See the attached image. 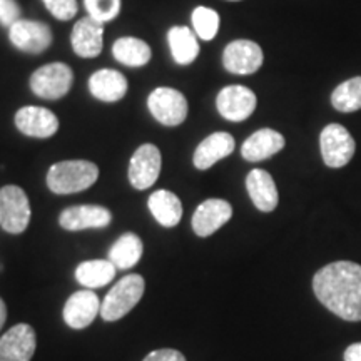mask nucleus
<instances>
[{
    "label": "nucleus",
    "mask_w": 361,
    "mask_h": 361,
    "mask_svg": "<svg viewBox=\"0 0 361 361\" xmlns=\"http://www.w3.org/2000/svg\"><path fill=\"white\" fill-rule=\"evenodd\" d=\"M331 104L340 112H355L361 109V78L341 82L331 94Z\"/></svg>",
    "instance_id": "obj_27"
},
{
    "label": "nucleus",
    "mask_w": 361,
    "mask_h": 361,
    "mask_svg": "<svg viewBox=\"0 0 361 361\" xmlns=\"http://www.w3.org/2000/svg\"><path fill=\"white\" fill-rule=\"evenodd\" d=\"M284 137L274 129H259L246 139L241 147L243 159L250 162H259L269 159L284 147Z\"/></svg>",
    "instance_id": "obj_19"
},
{
    "label": "nucleus",
    "mask_w": 361,
    "mask_h": 361,
    "mask_svg": "<svg viewBox=\"0 0 361 361\" xmlns=\"http://www.w3.org/2000/svg\"><path fill=\"white\" fill-rule=\"evenodd\" d=\"M246 189L252 204L263 213H271L276 209L279 196L274 179L264 169H252L246 178Z\"/></svg>",
    "instance_id": "obj_20"
},
{
    "label": "nucleus",
    "mask_w": 361,
    "mask_h": 361,
    "mask_svg": "<svg viewBox=\"0 0 361 361\" xmlns=\"http://www.w3.org/2000/svg\"><path fill=\"white\" fill-rule=\"evenodd\" d=\"M99 168L90 161H61L51 166L47 186L56 194H74L85 191L96 183Z\"/></svg>",
    "instance_id": "obj_2"
},
{
    "label": "nucleus",
    "mask_w": 361,
    "mask_h": 361,
    "mask_svg": "<svg viewBox=\"0 0 361 361\" xmlns=\"http://www.w3.org/2000/svg\"><path fill=\"white\" fill-rule=\"evenodd\" d=\"M74 82V72L67 64L52 62L39 67L30 78V89L35 96L45 101H57L67 96Z\"/></svg>",
    "instance_id": "obj_4"
},
{
    "label": "nucleus",
    "mask_w": 361,
    "mask_h": 361,
    "mask_svg": "<svg viewBox=\"0 0 361 361\" xmlns=\"http://www.w3.org/2000/svg\"><path fill=\"white\" fill-rule=\"evenodd\" d=\"M233 216V207L224 200H206L196 207L192 214V229L200 238L214 234Z\"/></svg>",
    "instance_id": "obj_15"
},
{
    "label": "nucleus",
    "mask_w": 361,
    "mask_h": 361,
    "mask_svg": "<svg viewBox=\"0 0 361 361\" xmlns=\"http://www.w3.org/2000/svg\"><path fill=\"white\" fill-rule=\"evenodd\" d=\"M147 207L154 219L164 228H174L183 218V204L179 197L168 189H159L149 196Z\"/></svg>",
    "instance_id": "obj_22"
},
{
    "label": "nucleus",
    "mask_w": 361,
    "mask_h": 361,
    "mask_svg": "<svg viewBox=\"0 0 361 361\" xmlns=\"http://www.w3.org/2000/svg\"><path fill=\"white\" fill-rule=\"evenodd\" d=\"M345 361H361V343H353L346 348Z\"/></svg>",
    "instance_id": "obj_33"
},
{
    "label": "nucleus",
    "mask_w": 361,
    "mask_h": 361,
    "mask_svg": "<svg viewBox=\"0 0 361 361\" xmlns=\"http://www.w3.org/2000/svg\"><path fill=\"white\" fill-rule=\"evenodd\" d=\"M16 126L22 134L29 137L47 139L57 133L59 119L52 111L45 107L25 106L17 111Z\"/></svg>",
    "instance_id": "obj_16"
},
{
    "label": "nucleus",
    "mask_w": 361,
    "mask_h": 361,
    "mask_svg": "<svg viewBox=\"0 0 361 361\" xmlns=\"http://www.w3.org/2000/svg\"><path fill=\"white\" fill-rule=\"evenodd\" d=\"M116 266L109 259H90L75 268V279L87 290L109 284L116 278Z\"/></svg>",
    "instance_id": "obj_25"
},
{
    "label": "nucleus",
    "mask_w": 361,
    "mask_h": 361,
    "mask_svg": "<svg viewBox=\"0 0 361 361\" xmlns=\"http://www.w3.org/2000/svg\"><path fill=\"white\" fill-rule=\"evenodd\" d=\"M8 39L20 51L42 54L51 47L52 32L44 22L20 19L8 29Z\"/></svg>",
    "instance_id": "obj_10"
},
{
    "label": "nucleus",
    "mask_w": 361,
    "mask_h": 361,
    "mask_svg": "<svg viewBox=\"0 0 361 361\" xmlns=\"http://www.w3.org/2000/svg\"><path fill=\"white\" fill-rule=\"evenodd\" d=\"M192 25L197 37L202 40H213L219 30L218 12L209 7H196L192 12Z\"/></svg>",
    "instance_id": "obj_28"
},
{
    "label": "nucleus",
    "mask_w": 361,
    "mask_h": 361,
    "mask_svg": "<svg viewBox=\"0 0 361 361\" xmlns=\"http://www.w3.org/2000/svg\"><path fill=\"white\" fill-rule=\"evenodd\" d=\"M42 2L59 20H71L78 13V0H42Z\"/></svg>",
    "instance_id": "obj_30"
},
{
    "label": "nucleus",
    "mask_w": 361,
    "mask_h": 361,
    "mask_svg": "<svg viewBox=\"0 0 361 361\" xmlns=\"http://www.w3.org/2000/svg\"><path fill=\"white\" fill-rule=\"evenodd\" d=\"M319 147L328 168H343L355 154V139L341 124H328L319 135Z\"/></svg>",
    "instance_id": "obj_6"
},
{
    "label": "nucleus",
    "mask_w": 361,
    "mask_h": 361,
    "mask_svg": "<svg viewBox=\"0 0 361 361\" xmlns=\"http://www.w3.org/2000/svg\"><path fill=\"white\" fill-rule=\"evenodd\" d=\"M147 107L156 121L169 128L183 124L188 117L186 97L179 90L171 87L152 90L147 97Z\"/></svg>",
    "instance_id": "obj_7"
},
{
    "label": "nucleus",
    "mask_w": 361,
    "mask_h": 361,
    "mask_svg": "<svg viewBox=\"0 0 361 361\" xmlns=\"http://www.w3.org/2000/svg\"><path fill=\"white\" fill-rule=\"evenodd\" d=\"M35 348V329L27 323H19L0 338V361H30Z\"/></svg>",
    "instance_id": "obj_12"
},
{
    "label": "nucleus",
    "mask_w": 361,
    "mask_h": 361,
    "mask_svg": "<svg viewBox=\"0 0 361 361\" xmlns=\"http://www.w3.org/2000/svg\"><path fill=\"white\" fill-rule=\"evenodd\" d=\"M161 151L154 144H142L135 149L129 162V183L134 189L144 191L159 179Z\"/></svg>",
    "instance_id": "obj_8"
},
{
    "label": "nucleus",
    "mask_w": 361,
    "mask_h": 361,
    "mask_svg": "<svg viewBox=\"0 0 361 361\" xmlns=\"http://www.w3.org/2000/svg\"><path fill=\"white\" fill-rule=\"evenodd\" d=\"M318 301L345 322H361V266L351 261L326 264L313 278Z\"/></svg>",
    "instance_id": "obj_1"
},
{
    "label": "nucleus",
    "mask_w": 361,
    "mask_h": 361,
    "mask_svg": "<svg viewBox=\"0 0 361 361\" xmlns=\"http://www.w3.org/2000/svg\"><path fill=\"white\" fill-rule=\"evenodd\" d=\"M142 361H186V356L178 350L162 348V350L151 351V353H149Z\"/></svg>",
    "instance_id": "obj_32"
},
{
    "label": "nucleus",
    "mask_w": 361,
    "mask_h": 361,
    "mask_svg": "<svg viewBox=\"0 0 361 361\" xmlns=\"http://www.w3.org/2000/svg\"><path fill=\"white\" fill-rule=\"evenodd\" d=\"M97 314H101V300L96 293L87 288L71 295L62 310L67 326L74 329L87 328L89 324H92Z\"/></svg>",
    "instance_id": "obj_14"
},
{
    "label": "nucleus",
    "mask_w": 361,
    "mask_h": 361,
    "mask_svg": "<svg viewBox=\"0 0 361 361\" xmlns=\"http://www.w3.org/2000/svg\"><path fill=\"white\" fill-rule=\"evenodd\" d=\"M112 56L121 64L129 67H142L151 61V47L141 39L121 37L112 45Z\"/></svg>",
    "instance_id": "obj_26"
},
{
    "label": "nucleus",
    "mask_w": 361,
    "mask_h": 361,
    "mask_svg": "<svg viewBox=\"0 0 361 361\" xmlns=\"http://www.w3.org/2000/svg\"><path fill=\"white\" fill-rule=\"evenodd\" d=\"M264 56L261 47L252 40H234L226 45L223 52V64L226 71L238 75H250L259 71Z\"/></svg>",
    "instance_id": "obj_9"
},
{
    "label": "nucleus",
    "mask_w": 361,
    "mask_h": 361,
    "mask_svg": "<svg viewBox=\"0 0 361 361\" xmlns=\"http://www.w3.org/2000/svg\"><path fill=\"white\" fill-rule=\"evenodd\" d=\"M112 214L107 207L96 204H80L67 207L59 216V224L66 231H84V229H102L109 226Z\"/></svg>",
    "instance_id": "obj_13"
},
{
    "label": "nucleus",
    "mask_w": 361,
    "mask_h": 361,
    "mask_svg": "<svg viewBox=\"0 0 361 361\" xmlns=\"http://www.w3.org/2000/svg\"><path fill=\"white\" fill-rule=\"evenodd\" d=\"M84 6L89 17L102 24L114 20L121 12V0H84Z\"/></svg>",
    "instance_id": "obj_29"
},
{
    "label": "nucleus",
    "mask_w": 361,
    "mask_h": 361,
    "mask_svg": "<svg viewBox=\"0 0 361 361\" xmlns=\"http://www.w3.org/2000/svg\"><path fill=\"white\" fill-rule=\"evenodd\" d=\"M71 44L79 57H97L104 47V24L89 16L84 17L72 29Z\"/></svg>",
    "instance_id": "obj_17"
},
{
    "label": "nucleus",
    "mask_w": 361,
    "mask_h": 361,
    "mask_svg": "<svg viewBox=\"0 0 361 361\" xmlns=\"http://www.w3.org/2000/svg\"><path fill=\"white\" fill-rule=\"evenodd\" d=\"M236 142L234 137L228 133H214L202 141L194 151L192 162L200 171L213 168L216 162L233 154Z\"/></svg>",
    "instance_id": "obj_18"
},
{
    "label": "nucleus",
    "mask_w": 361,
    "mask_h": 361,
    "mask_svg": "<svg viewBox=\"0 0 361 361\" xmlns=\"http://www.w3.org/2000/svg\"><path fill=\"white\" fill-rule=\"evenodd\" d=\"M231 2H239V0H231Z\"/></svg>",
    "instance_id": "obj_35"
},
{
    "label": "nucleus",
    "mask_w": 361,
    "mask_h": 361,
    "mask_svg": "<svg viewBox=\"0 0 361 361\" xmlns=\"http://www.w3.org/2000/svg\"><path fill=\"white\" fill-rule=\"evenodd\" d=\"M142 239L134 233H126L117 238L109 250V259L117 269H129L142 258Z\"/></svg>",
    "instance_id": "obj_24"
},
{
    "label": "nucleus",
    "mask_w": 361,
    "mask_h": 361,
    "mask_svg": "<svg viewBox=\"0 0 361 361\" xmlns=\"http://www.w3.org/2000/svg\"><path fill=\"white\" fill-rule=\"evenodd\" d=\"M146 283L141 274H129L114 284L101 303V316L104 322H117L124 318L135 305L141 301Z\"/></svg>",
    "instance_id": "obj_3"
},
{
    "label": "nucleus",
    "mask_w": 361,
    "mask_h": 361,
    "mask_svg": "<svg viewBox=\"0 0 361 361\" xmlns=\"http://www.w3.org/2000/svg\"><path fill=\"white\" fill-rule=\"evenodd\" d=\"M6 322H7V306H6V301L0 298V329H2Z\"/></svg>",
    "instance_id": "obj_34"
},
{
    "label": "nucleus",
    "mask_w": 361,
    "mask_h": 361,
    "mask_svg": "<svg viewBox=\"0 0 361 361\" xmlns=\"http://www.w3.org/2000/svg\"><path fill=\"white\" fill-rule=\"evenodd\" d=\"M168 40L176 64L189 66L200 56V44H197L196 34L189 27H173L168 32Z\"/></svg>",
    "instance_id": "obj_23"
},
{
    "label": "nucleus",
    "mask_w": 361,
    "mask_h": 361,
    "mask_svg": "<svg viewBox=\"0 0 361 361\" xmlns=\"http://www.w3.org/2000/svg\"><path fill=\"white\" fill-rule=\"evenodd\" d=\"M89 90L102 102H117L128 92V79L119 71L101 69L89 79Z\"/></svg>",
    "instance_id": "obj_21"
},
{
    "label": "nucleus",
    "mask_w": 361,
    "mask_h": 361,
    "mask_svg": "<svg viewBox=\"0 0 361 361\" xmlns=\"http://www.w3.org/2000/svg\"><path fill=\"white\" fill-rule=\"evenodd\" d=\"M256 96L245 85H228L218 94L216 106L219 114L231 123L246 121L256 109Z\"/></svg>",
    "instance_id": "obj_11"
},
{
    "label": "nucleus",
    "mask_w": 361,
    "mask_h": 361,
    "mask_svg": "<svg viewBox=\"0 0 361 361\" xmlns=\"http://www.w3.org/2000/svg\"><path fill=\"white\" fill-rule=\"evenodd\" d=\"M20 12L17 0H0V25L11 29L17 20H20Z\"/></svg>",
    "instance_id": "obj_31"
},
{
    "label": "nucleus",
    "mask_w": 361,
    "mask_h": 361,
    "mask_svg": "<svg viewBox=\"0 0 361 361\" xmlns=\"http://www.w3.org/2000/svg\"><path fill=\"white\" fill-rule=\"evenodd\" d=\"M30 223V202L25 191L19 186L0 188V226L4 231L20 234Z\"/></svg>",
    "instance_id": "obj_5"
}]
</instances>
